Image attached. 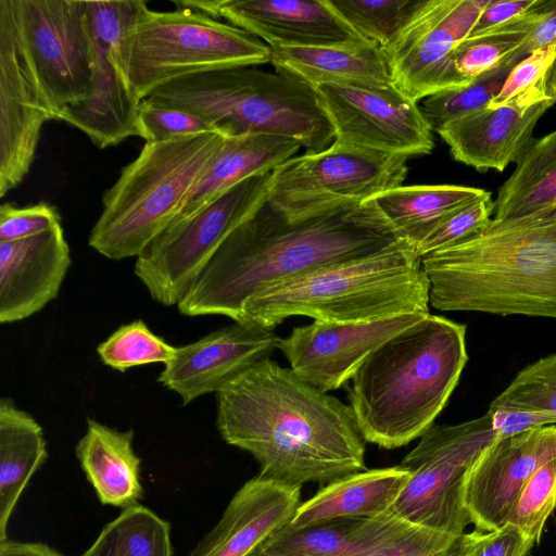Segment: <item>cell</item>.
<instances>
[{
  "label": "cell",
  "mask_w": 556,
  "mask_h": 556,
  "mask_svg": "<svg viewBox=\"0 0 556 556\" xmlns=\"http://www.w3.org/2000/svg\"><path fill=\"white\" fill-rule=\"evenodd\" d=\"M555 509L556 458H553L542 465L525 484L506 522L514 525L534 543H538L547 518Z\"/></svg>",
  "instance_id": "cell-38"
},
{
  "label": "cell",
  "mask_w": 556,
  "mask_h": 556,
  "mask_svg": "<svg viewBox=\"0 0 556 556\" xmlns=\"http://www.w3.org/2000/svg\"><path fill=\"white\" fill-rule=\"evenodd\" d=\"M18 47L50 119L89 99L98 51L85 0H9Z\"/></svg>",
  "instance_id": "cell-9"
},
{
  "label": "cell",
  "mask_w": 556,
  "mask_h": 556,
  "mask_svg": "<svg viewBox=\"0 0 556 556\" xmlns=\"http://www.w3.org/2000/svg\"><path fill=\"white\" fill-rule=\"evenodd\" d=\"M278 340L274 329L235 321L177 348L174 358L164 365L159 381L187 405L207 393H217L254 364L270 358Z\"/></svg>",
  "instance_id": "cell-20"
},
{
  "label": "cell",
  "mask_w": 556,
  "mask_h": 556,
  "mask_svg": "<svg viewBox=\"0 0 556 556\" xmlns=\"http://www.w3.org/2000/svg\"><path fill=\"white\" fill-rule=\"evenodd\" d=\"M270 174L247 178L170 224L136 257L135 275L154 301L178 305L225 240L267 200Z\"/></svg>",
  "instance_id": "cell-12"
},
{
  "label": "cell",
  "mask_w": 556,
  "mask_h": 556,
  "mask_svg": "<svg viewBox=\"0 0 556 556\" xmlns=\"http://www.w3.org/2000/svg\"><path fill=\"white\" fill-rule=\"evenodd\" d=\"M134 431H119L94 419L76 444V456L103 505L126 508L138 504L143 489L140 459L132 448Z\"/></svg>",
  "instance_id": "cell-28"
},
{
  "label": "cell",
  "mask_w": 556,
  "mask_h": 556,
  "mask_svg": "<svg viewBox=\"0 0 556 556\" xmlns=\"http://www.w3.org/2000/svg\"><path fill=\"white\" fill-rule=\"evenodd\" d=\"M408 159L333 141L276 167L267 201L290 222L365 203L402 186Z\"/></svg>",
  "instance_id": "cell-10"
},
{
  "label": "cell",
  "mask_w": 556,
  "mask_h": 556,
  "mask_svg": "<svg viewBox=\"0 0 556 556\" xmlns=\"http://www.w3.org/2000/svg\"><path fill=\"white\" fill-rule=\"evenodd\" d=\"M556 458V425L497 435L471 468L464 503L479 532L505 525L520 491L545 463Z\"/></svg>",
  "instance_id": "cell-18"
},
{
  "label": "cell",
  "mask_w": 556,
  "mask_h": 556,
  "mask_svg": "<svg viewBox=\"0 0 556 556\" xmlns=\"http://www.w3.org/2000/svg\"><path fill=\"white\" fill-rule=\"evenodd\" d=\"M60 225L59 212L47 202L25 207L5 202L0 206V242L29 238Z\"/></svg>",
  "instance_id": "cell-42"
},
{
  "label": "cell",
  "mask_w": 556,
  "mask_h": 556,
  "mask_svg": "<svg viewBox=\"0 0 556 556\" xmlns=\"http://www.w3.org/2000/svg\"><path fill=\"white\" fill-rule=\"evenodd\" d=\"M248 556H274V555L266 554V553L262 552L258 547H256Z\"/></svg>",
  "instance_id": "cell-49"
},
{
  "label": "cell",
  "mask_w": 556,
  "mask_h": 556,
  "mask_svg": "<svg viewBox=\"0 0 556 556\" xmlns=\"http://www.w3.org/2000/svg\"><path fill=\"white\" fill-rule=\"evenodd\" d=\"M300 497L301 486L257 475L236 492L217 525L190 556H248L291 521Z\"/></svg>",
  "instance_id": "cell-23"
},
{
  "label": "cell",
  "mask_w": 556,
  "mask_h": 556,
  "mask_svg": "<svg viewBox=\"0 0 556 556\" xmlns=\"http://www.w3.org/2000/svg\"><path fill=\"white\" fill-rule=\"evenodd\" d=\"M177 8L224 17L269 47L343 46L366 41L327 0H173Z\"/></svg>",
  "instance_id": "cell-19"
},
{
  "label": "cell",
  "mask_w": 556,
  "mask_h": 556,
  "mask_svg": "<svg viewBox=\"0 0 556 556\" xmlns=\"http://www.w3.org/2000/svg\"><path fill=\"white\" fill-rule=\"evenodd\" d=\"M429 282L415 247L400 239L374 254L274 285L248 299L239 321L275 329L287 317L365 323L430 314Z\"/></svg>",
  "instance_id": "cell-5"
},
{
  "label": "cell",
  "mask_w": 556,
  "mask_h": 556,
  "mask_svg": "<svg viewBox=\"0 0 556 556\" xmlns=\"http://www.w3.org/2000/svg\"><path fill=\"white\" fill-rule=\"evenodd\" d=\"M427 315L406 314L365 323L314 320L279 338L277 349L300 379L328 392L352 379L378 346Z\"/></svg>",
  "instance_id": "cell-17"
},
{
  "label": "cell",
  "mask_w": 556,
  "mask_h": 556,
  "mask_svg": "<svg viewBox=\"0 0 556 556\" xmlns=\"http://www.w3.org/2000/svg\"><path fill=\"white\" fill-rule=\"evenodd\" d=\"M400 239L371 200L298 222L266 200L225 240L177 306L186 316L224 315L239 321L252 295L374 254Z\"/></svg>",
  "instance_id": "cell-2"
},
{
  "label": "cell",
  "mask_w": 556,
  "mask_h": 556,
  "mask_svg": "<svg viewBox=\"0 0 556 556\" xmlns=\"http://www.w3.org/2000/svg\"><path fill=\"white\" fill-rule=\"evenodd\" d=\"M556 43V0H543L536 24L502 63L515 66L533 51Z\"/></svg>",
  "instance_id": "cell-44"
},
{
  "label": "cell",
  "mask_w": 556,
  "mask_h": 556,
  "mask_svg": "<svg viewBox=\"0 0 556 556\" xmlns=\"http://www.w3.org/2000/svg\"><path fill=\"white\" fill-rule=\"evenodd\" d=\"M468 362L466 326L427 315L372 351L349 399L365 441L396 448L421 437L443 410Z\"/></svg>",
  "instance_id": "cell-4"
},
{
  "label": "cell",
  "mask_w": 556,
  "mask_h": 556,
  "mask_svg": "<svg viewBox=\"0 0 556 556\" xmlns=\"http://www.w3.org/2000/svg\"><path fill=\"white\" fill-rule=\"evenodd\" d=\"M0 556H64L43 543L4 540L0 542Z\"/></svg>",
  "instance_id": "cell-47"
},
{
  "label": "cell",
  "mask_w": 556,
  "mask_h": 556,
  "mask_svg": "<svg viewBox=\"0 0 556 556\" xmlns=\"http://www.w3.org/2000/svg\"><path fill=\"white\" fill-rule=\"evenodd\" d=\"M529 33L469 35L452 54L459 77L469 85L482 74L498 66Z\"/></svg>",
  "instance_id": "cell-39"
},
{
  "label": "cell",
  "mask_w": 556,
  "mask_h": 556,
  "mask_svg": "<svg viewBox=\"0 0 556 556\" xmlns=\"http://www.w3.org/2000/svg\"><path fill=\"white\" fill-rule=\"evenodd\" d=\"M216 400L222 438L249 452L265 478L302 486L366 470L351 406L270 358L230 380Z\"/></svg>",
  "instance_id": "cell-1"
},
{
  "label": "cell",
  "mask_w": 556,
  "mask_h": 556,
  "mask_svg": "<svg viewBox=\"0 0 556 556\" xmlns=\"http://www.w3.org/2000/svg\"><path fill=\"white\" fill-rule=\"evenodd\" d=\"M513 66L501 63L467 86L437 92L422 100L421 113L432 130L472 111L485 108L501 90Z\"/></svg>",
  "instance_id": "cell-34"
},
{
  "label": "cell",
  "mask_w": 556,
  "mask_h": 556,
  "mask_svg": "<svg viewBox=\"0 0 556 556\" xmlns=\"http://www.w3.org/2000/svg\"><path fill=\"white\" fill-rule=\"evenodd\" d=\"M48 457L41 426L9 397L0 401V542L20 496Z\"/></svg>",
  "instance_id": "cell-29"
},
{
  "label": "cell",
  "mask_w": 556,
  "mask_h": 556,
  "mask_svg": "<svg viewBox=\"0 0 556 556\" xmlns=\"http://www.w3.org/2000/svg\"><path fill=\"white\" fill-rule=\"evenodd\" d=\"M498 188L494 218L556 211V129L534 140Z\"/></svg>",
  "instance_id": "cell-31"
},
{
  "label": "cell",
  "mask_w": 556,
  "mask_h": 556,
  "mask_svg": "<svg viewBox=\"0 0 556 556\" xmlns=\"http://www.w3.org/2000/svg\"><path fill=\"white\" fill-rule=\"evenodd\" d=\"M490 0H424L382 48L392 85L415 102L467 86L452 63Z\"/></svg>",
  "instance_id": "cell-14"
},
{
  "label": "cell",
  "mask_w": 556,
  "mask_h": 556,
  "mask_svg": "<svg viewBox=\"0 0 556 556\" xmlns=\"http://www.w3.org/2000/svg\"><path fill=\"white\" fill-rule=\"evenodd\" d=\"M270 48V63L277 72L299 79L313 88L326 84L362 87L393 86L383 50L372 42Z\"/></svg>",
  "instance_id": "cell-25"
},
{
  "label": "cell",
  "mask_w": 556,
  "mask_h": 556,
  "mask_svg": "<svg viewBox=\"0 0 556 556\" xmlns=\"http://www.w3.org/2000/svg\"><path fill=\"white\" fill-rule=\"evenodd\" d=\"M80 556H173L170 526L148 507L128 506Z\"/></svg>",
  "instance_id": "cell-32"
},
{
  "label": "cell",
  "mask_w": 556,
  "mask_h": 556,
  "mask_svg": "<svg viewBox=\"0 0 556 556\" xmlns=\"http://www.w3.org/2000/svg\"><path fill=\"white\" fill-rule=\"evenodd\" d=\"M534 542L517 527L506 522L501 528L483 533L467 556H526Z\"/></svg>",
  "instance_id": "cell-43"
},
{
  "label": "cell",
  "mask_w": 556,
  "mask_h": 556,
  "mask_svg": "<svg viewBox=\"0 0 556 556\" xmlns=\"http://www.w3.org/2000/svg\"><path fill=\"white\" fill-rule=\"evenodd\" d=\"M138 137L159 142L207 131H215L205 121L181 110L160 104L149 98L138 108Z\"/></svg>",
  "instance_id": "cell-41"
},
{
  "label": "cell",
  "mask_w": 556,
  "mask_h": 556,
  "mask_svg": "<svg viewBox=\"0 0 556 556\" xmlns=\"http://www.w3.org/2000/svg\"><path fill=\"white\" fill-rule=\"evenodd\" d=\"M492 194L477 200L446 216L416 247L422 257L429 253L455 245L481 231L492 220Z\"/></svg>",
  "instance_id": "cell-40"
},
{
  "label": "cell",
  "mask_w": 556,
  "mask_h": 556,
  "mask_svg": "<svg viewBox=\"0 0 556 556\" xmlns=\"http://www.w3.org/2000/svg\"><path fill=\"white\" fill-rule=\"evenodd\" d=\"M315 91L337 142L407 157L429 154L434 147L420 106L394 86L326 84Z\"/></svg>",
  "instance_id": "cell-16"
},
{
  "label": "cell",
  "mask_w": 556,
  "mask_h": 556,
  "mask_svg": "<svg viewBox=\"0 0 556 556\" xmlns=\"http://www.w3.org/2000/svg\"><path fill=\"white\" fill-rule=\"evenodd\" d=\"M546 94L549 99L556 101V58L547 74Z\"/></svg>",
  "instance_id": "cell-48"
},
{
  "label": "cell",
  "mask_w": 556,
  "mask_h": 556,
  "mask_svg": "<svg viewBox=\"0 0 556 556\" xmlns=\"http://www.w3.org/2000/svg\"><path fill=\"white\" fill-rule=\"evenodd\" d=\"M224 141L207 131L146 142L103 193L89 245L110 260L138 257L175 219Z\"/></svg>",
  "instance_id": "cell-7"
},
{
  "label": "cell",
  "mask_w": 556,
  "mask_h": 556,
  "mask_svg": "<svg viewBox=\"0 0 556 556\" xmlns=\"http://www.w3.org/2000/svg\"><path fill=\"white\" fill-rule=\"evenodd\" d=\"M536 0H490L470 34L482 33L529 11ZM469 34V35H470Z\"/></svg>",
  "instance_id": "cell-46"
},
{
  "label": "cell",
  "mask_w": 556,
  "mask_h": 556,
  "mask_svg": "<svg viewBox=\"0 0 556 556\" xmlns=\"http://www.w3.org/2000/svg\"><path fill=\"white\" fill-rule=\"evenodd\" d=\"M364 40L383 48L407 23L424 0H327Z\"/></svg>",
  "instance_id": "cell-33"
},
{
  "label": "cell",
  "mask_w": 556,
  "mask_h": 556,
  "mask_svg": "<svg viewBox=\"0 0 556 556\" xmlns=\"http://www.w3.org/2000/svg\"><path fill=\"white\" fill-rule=\"evenodd\" d=\"M177 348L153 333L142 320L121 326L97 346L102 363L115 370L152 364H167Z\"/></svg>",
  "instance_id": "cell-35"
},
{
  "label": "cell",
  "mask_w": 556,
  "mask_h": 556,
  "mask_svg": "<svg viewBox=\"0 0 556 556\" xmlns=\"http://www.w3.org/2000/svg\"><path fill=\"white\" fill-rule=\"evenodd\" d=\"M497 435L488 413L462 424L429 428L400 464L409 471V479L389 510L429 530L465 533L471 523L464 503L466 480Z\"/></svg>",
  "instance_id": "cell-11"
},
{
  "label": "cell",
  "mask_w": 556,
  "mask_h": 556,
  "mask_svg": "<svg viewBox=\"0 0 556 556\" xmlns=\"http://www.w3.org/2000/svg\"><path fill=\"white\" fill-rule=\"evenodd\" d=\"M491 194L456 185L399 186L371 199L397 235L416 247L446 216Z\"/></svg>",
  "instance_id": "cell-30"
},
{
  "label": "cell",
  "mask_w": 556,
  "mask_h": 556,
  "mask_svg": "<svg viewBox=\"0 0 556 556\" xmlns=\"http://www.w3.org/2000/svg\"><path fill=\"white\" fill-rule=\"evenodd\" d=\"M45 112L22 56L9 0H0V197L20 185L35 159Z\"/></svg>",
  "instance_id": "cell-21"
},
{
  "label": "cell",
  "mask_w": 556,
  "mask_h": 556,
  "mask_svg": "<svg viewBox=\"0 0 556 556\" xmlns=\"http://www.w3.org/2000/svg\"><path fill=\"white\" fill-rule=\"evenodd\" d=\"M421 265L439 311L556 319V211L493 218Z\"/></svg>",
  "instance_id": "cell-3"
},
{
  "label": "cell",
  "mask_w": 556,
  "mask_h": 556,
  "mask_svg": "<svg viewBox=\"0 0 556 556\" xmlns=\"http://www.w3.org/2000/svg\"><path fill=\"white\" fill-rule=\"evenodd\" d=\"M409 479L402 466L369 469L337 479L301 503L293 529L342 518L372 517L388 511Z\"/></svg>",
  "instance_id": "cell-27"
},
{
  "label": "cell",
  "mask_w": 556,
  "mask_h": 556,
  "mask_svg": "<svg viewBox=\"0 0 556 556\" xmlns=\"http://www.w3.org/2000/svg\"><path fill=\"white\" fill-rule=\"evenodd\" d=\"M147 98L188 112L225 137L276 135L296 140L308 153L334 141L315 88L277 71L238 66L193 74Z\"/></svg>",
  "instance_id": "cell-6"
},
{
  "label": "cell",
  "mask_w": 556,
  "mask_h": 556,
  "mask_svg": "<svg viewBox=\"0 0 556 556\" xmlns=\"http://www.w3.org/2000/svg\"><path fill=\"white\" fill-rule=\"evenodd\" d=\"M489 408L538 410L556 417V354L522 368Z\"/></svg>",
  "instance_id": "cell-36"
},
{
  "label": "cell",
  "mask_w": 556,
  "mask_h": 556,
  "mask_svg": "<svg viewBox=\"0 0 556 556\" xmlns=\"http://www.w3.org/2000/svg\"><path fill=\"white\" fill-rule=\"evenodd\" d=\"M271 61L251 33L191 9L159 12L146 3L126 37V73L138 102L181 77Z\"/></svg>",
  "instance_id": "cell-8"
},
{
  "label": "cell",
  "mask_w": 556,
  "mask_h": 556,
  "mask_svg": "<svg viewBox=\"0 0 556 556\" xmlns=\"http://www.w3.org/2000/svg\"><path fill=\"white\" fill-rule=\"evenodd\" d=\"M556 101L547 99L521 111L488 106L454 118L435 130L452 157L480 173L503 172L517 163L534 141V128Z\"/></svg>",
  "instance_id": "cell-24"
},
{
  "label": "cell",
  "mask_w": 556,
  "mask_h": 556,
  "mask_svg": "<svg viewBox=\"0 0 556 556\" xmlns=\"http://www.w3.org/2000/svg\"><path fill=\"white\" fill-rule=\"evenodd\" d=\"M144 0H87L98 51L92 96L60 119L78 128L99 149L137 136L138 108L126 73V37Z\"/></svg>",
  "instance_id": "cell-15"
},
{
  "label": "cell",
  "mask_w": 556,
  "mask_h": 556,
  "mask_svg": "<svg viewBox=\"0 0 556 556\" xmlns=\"http://www.w3.org/2000/svg\"><path fill=\"white\" fill-rule=\"evenodd\" d=\"M301 147L294 139L268 134L225 137L218 154L187 195L172 224L191 216L240 181L273 172Z\"/></svg>",
  "instance_id": "cell-26"
},
{
  "label": "cell",
  "mask_w": 556,
  "mask_h": 556,
  "mask_svg": "<svg viewBox=\"0 0 556 556\" xmlns=\"http://www.w3.org/2000/svg\"><path fill=\"white\" fill-rule=\"evenodd\" d=\"M71 265L62 225L0 242V321L30 317L54 300Z\"/></svg>",
  "instance_id": "cell-22"
},
{
  "label": "cell",
  "mask_w": 556,
  "mask_h": 556,
  "mask_svg": "<svg viewBox=\"0 0 556 556\" xmlns=\"http://www.w3.org/2000/svg\"><path fill=\"white\" fill-rule=\"evenodd\" d=\"M556 58V43L533 51L516 64L488 108L511 106L526 111L549 99L546 94L548 71Z\"/></svg>",
  "instance_id": "cell-37"
},
{
  "label": "cell",
  "mask_w": 556,
  "mask_h": 556,
  "mask_svg": "<svg viewBox=\"0 0 556 556\" xmlns=\"http://www.w3.org/2000/svg\"><path fill=\"white\" fill-rule=\"evenodd\" d=\"M498 435H509L530 428L556 425V417L549 414L519 408H489Z\"/></svg>",
  "instance_id": "cell-45"
},
{
  "label": "cell",
  "mask_w": 556,
  "mask_h": 556,
  "mask_svg": "<svg viewBox=\"0 0 556 556\" xmlns=\"http://www.w3.org/2000/svg\"><path fill=\"white\" fill-rule=\"evenodd\" d=\"M450 534L413 525L390 510L303 529L282 527L258 548L274 556H467L482 536Z\"/></svg>",
  "instance_id": "cell-13"
}]
</instances>
